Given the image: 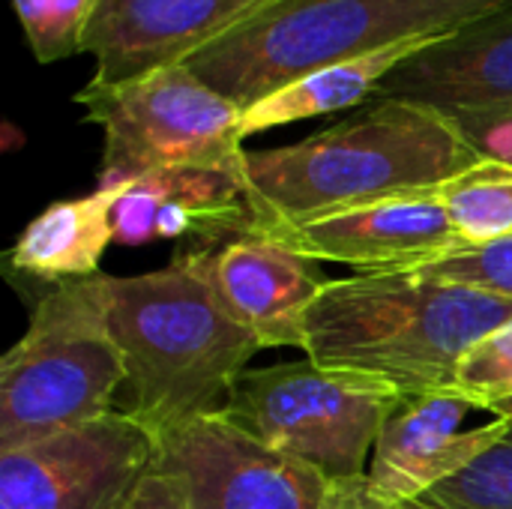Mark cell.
Returning a JSON list of instances; mask_svg holds the SVG:
<instances>
[{
    "mask_svg": "<svg viewBox=\"0 0 512 509\" xmlns=\"http://www.w3.org/2000/svg\"><path fill=\"white\" fill-rule=\"evenodd\" d=\"M480 159L483 150L447 114L405 99H375L297 144L246 150L249 234L429 192Z\"/></svg>",
    "mask_w": 512,
    "mask_h": 509,
    "instance_id": "cell-1",
    "label": "cell"
},
{
    "mask_svg": "<svg viewBox=\"0 0 512 509\" xmlns=\"http://www.w3.org/2000/svg\"><path fill=\"white\" fill-rule=\"evenodd\" d=\"M108 327L123 354V414L165 435L222 414L234 381L261 351L219 303L207 249L141 276H105Z\"/></svg>",
    "mask_w": 512,
    "mask_h": 509,
    "instance_id": "cell-2",
    "label": "cell"
},
{
    "mask_svg": "<svg viewBox=\"0 0 512 509\" xmlns=\"http://www.w3.org/2000/svg\"><path fill=\"white\" fill-rule=\"evenodd\" d=\"M510 321L512 300L423 270L360 273L321 291L306 315L303 354L402 399L453 393L465 351Z\"/></svg>",
    "mask_w": 512,
    "mask_h": 509,
    "instance_id": "cell-3",
    "label": "cell"
},
{
    "mask_svg": "<svg viewBox=\"0 0 512 509\" xmlns=\"http://www.w3.org/2000/svg\"><path fill=\"white\" fill-rule=\"evenodd\" d=\"M507 9L512 0H264L186 66L246 111L321 66L444 36Z\"/></svg>",
    "mask_w": 512,
    "mask_h": 509,
    "instance_id": "cell-4",
    "label": "cell"
},
{
    "mask_svg": "<svg viewBox=\"0 0 512 509\" xmlns=\"http://www.w3.org/2000/svg\"><path fill=\"white\" fill-rule=\"evenodd\" d=\"M123 381L105 273L54 285L0 363V453L111 414Z\"/></svg>",
    "mask_w": 512,
    "mask_h": 509,
    "instance_id": "cell-5",
    "label": "cell"
},
{
    "mask_svg": "<svg viewBox=\"0 0 512 509\" xmlns=\"http://www.w3.org/2000/svg\"><path fill=\"white\" fill-rule=\"evenodd\" d=\"M399 402L402 396L378 381L300 360L246 369L219 417L336 483L366 477L378 435Z\"/></svg>",
    "mask_w": 512,
    "mask_h": 509,
    "instance_id": "cell-6",
    "label": "cell"
},
{
    "mask_svg": "<svg viewBox=\"0 0 512 509\" xmlns=\"http://www.w3.org/2000/svg\"><path fill=\"white\" fill-rule=\"evenodd\" d=\"M75 102L84 120L102 129L99 189L165 168H243V111L171 63L117 84L87 81Z\"/></svg>",
    "mask_w": 512,
    "mask_h": 509,
    "instance_id": "cell-7",
    "label": "cell"
},
{
    "mask_svg": "<svg viewBox=\"0 0 512 509\" xmlns=\"http://www.w3.org/2000/svg\"><path fill=\"white\" fill-rule=\"evenodd\" d=\"M156 459L159 435L111 411L0 453V509H126Z\"/></svg>",
    "mask_w": 512,
    "mask_h": 509,
    "instance_id": "cell-8",
    "label": "cell"
},
{
    "mask_svg": "<svg viewBox=\"0 0 512 509\" xmlns=\"http://www.w3.org/2000/svg\"><path fill=\"white\" fill-rule=\"evenodd\" d=\"M156 471L168 474L189 509H324L330 480L279 456L216 417L159 435Z\"/></svg>",
    "mask_w": 512,
    "mask_h": 509,
    "instance_id": "cell-9",
    "label": "cell"
},
{
    "mask_svg": "<svg viewBox=\"0 0 512 509\" xmlns=\"http://www.w3.org/2000/svg\"><path fill=\"white\" fill-rule=\"evenodd\" d=\"M258 234L303 258L348 264L360 273L417 270L462 249L438 189L393 195Z\"/></svg>",
    "mask_w": 512,
    "mask_h": 509,
    "instance_id": "cell-10",
    "label": "cell"
},
{
    "mask_svg": "<svg viewBox=\"0 0 512 509\" xmlns=\"http://www.w3.org/2000/svg\"><path fill=\"white\" fill-rule=\"evenodd\" d=\"M375 99L426 105L465 132L512 117V9L438 36L393 69Z\"/></svg>",
    "mask_w": 512,
    "mask_h": 509,
    "instance_id": "cell-11",
    "label": "cell"
},
{
    "mask_svg": "<svg viewBox=\"0 0 512 509\" xmlns=\"http://www.w3.org/2000/svg\"><path fill=\"white\" fill-rule=\"evenodd\" d=\"M477 411L459 393L402 399L384 423L366 483L387 501H417L480 459L507 429V420L465 429Z\"/></svg>",
    "mask_w": 512,
    "mask_h": 509,
    "instance_id": "cell-12",
    "label": "cell"
},
{
    "mask_svg": "<svg viewBox=\"0 0 512 509\" xmlns=\"http://www.w3.org/2000/svg\"><path fill=\"white\" fill-rule=\"evenodd\" d=\"M258 3L264 0H99L81 48L96 60L90 81L117 84L186 63Z\"/></svg>",
    "mask_w": 512,
    "mask_h": 509,
    "instance_id": "cell-13",
    "label": "cell"
},
{
    "mask_svg": "<svg viewBox=\"0 0 512 509\" xmlns=\"http://www.w3.org/2000/svg\"><path fill=\"white\" fill-rule=\"evenodd\" d=\"M207 276L228 309L261 348H300L306 315L333 282L318 270V261L303 258L261 234L207 246Z\"/></svg>",
    "mask_w": 512,
    "mask_h": 509,
    "instance_id": "cell-14",
    "label": "cell"
},
{
    "mask_svg": "<svg viewBox=\"0 0 512 509\" xmlns=\"http://www.w3.org/2000/svg\"><path fill=\"white\" fill-rule=\"evenodd\" d=\"M111 228L120 246L243 237L252 231L243 168H165L129 180L114 201Z\"/></svg>",
    "mask_w": 512,
    "mask_h": 509,
    "instance_id": "cell-15",
    "label": "cell"
},
{
    "mask_svg": "<svg viewBox=\"0 0 512 509\" xmlns=\"http://www.w3.org/2000/svg\"><path fill=\"white\" fill-rule=\"evenodd\" d=\"M120 186H102L84 198L54 201L15 240L9 252L12 270L48 282H78L99 276V261L114 243L111 210Z\"/></svg>",
    "mask_w": 512,
    "mask_h": 509,
    "instance_id": "cell-16",
    "label": "cell"
},
{
    "mask_svg": "<svg viewBox=\"0 0 512 509\" xmlns=\"http://www.w3.org/2000/svg\"><path fill=\"white\" fill-rule=\"evenodd\" d=\"M435 39L438 36L405 39V42H396V45H387V48L342 60V63L321 66V69L291 81L288 87L270 93L267 99H261L243 111V117H240L243 141L249 135L276 129V126H288L297 120H309V117H324L333 111L354 108L366 99H375L384 78L393 69H399L405 60H411L414 54L429 48Z\"/></svg>",
    "mask_w": 512,
    "mask_h": 509,
    "instance_id": "cell-17",
    "label": "cell"
},
{
    "mask_svg": "<svg viewBox=\"0 0 512 509\" xmlns=\"http://www.w3.org/2000/svg\"><path fill=\"white\" fill-rule=\"evenodd\" d=\"M438 198L462 246L512 237V162L507 159L483 156L438 186Z\"/></svg>",
    "mask_w": 512,
    "mask_h": 509,
    "instance_id": "cell-18",
    "label": "cell"
},
{
    "mask_svg": "<svg viewBox=\"0 0 512 509\" xmlns=\"http://www.w3.org/2000/svg\"><path fill=\"white\" fill-rule=\"evenodd\" d=\"M453 393L468 399L477 411L512 420V321L465 351Z\"/></svg>",
    "mask_w": 512,
    "mask_h": 509,
    "instance_id": "cell-19",
    "label": "cell"
},
{
    "mask_svg": "<svg viewBox=\"0 0 512 509\" xmlns=\"http://www.w3.org/2000/svg\"><path fill=\"white\" fill-rule=\"evenodd\" d=\"M420 501L435 509H512V420L480 459Z\"/></svg>",
    "mask_w": 512,
    "mask_h": 509,
    "instance_id": "cell-20",
    "label": "cell"
},
{
    "mask_svg": "<svg viewBox=\"0 0 512 509\" xmlns=\"http://www.w3.org/2000/svg\"><path fill=\"white\" fill-rule=\"evenodd\" d=\"M24 39L39 63L81 54L99 0H12Z\"/></svg>",
    "mask_w": 512,
    "mask_h": 509,
    "instance_id": "cell-21",
    "label": "cell"
},
{
    "mask_svg": "<svg viewBox=\"0 0 512 509\" xmlns=\"http://www.w3.org/2000/svg\"><path fill=\"white\" fill-rule=\"evenodd\" d=\"M435 279L459 282L501 300H512V237H501L480 246H462L435 264L417 267Z\"/></svg>",
    "mask_w": 512,
    "mask_h": 509,
    "instance_id": "cell-22",
    "label": "cell"
},
{
    "mask_svg": "<svg viewBox=\"0 0 512 509\" xmlns=\"http://www.w3.org/2000/svg\"><path fill=\"white\" fill-rule=\"evenodd\" d=\"M324 509H435L426 501H387L381 495H375L366 483V477H354V480H336L327 489V501Z\"/></svg>",
    "mask_w": 512,
    "mask_h": 509,
    "instance_id": "cell-23",
    "label": "cell"
},
{
    "mask_svg": "<svg viewBox=\"0 0 512 509\" xmlns=\"http://www.w3.org/2000/svg\"><path fill=\"white\" fill-rule=\"evenodd\" d=\"M126 509H189L183 489L162 471H153Z\"/></svg>",
    "mask_w": 512,
    "mask_h": 509,
    "instance_id": "cell-24",
    "label": "cell"
},
{
    "mask_svg": "<svg viewBox=\"0 0 512 509\" xmlns=\"http://www.w3.org/2000/svg\"><path fill=\"white\" fill-rule=\"evenodd\" d=\"M468 138L483 150V156H498L512 162V117L480 126L474 132H468Z\"/></svg>",
    "mask_w": 512,
    "mask_h": 509,
    "instance_id": "cell-25",
    "label": "cell"
}]
</instances>
